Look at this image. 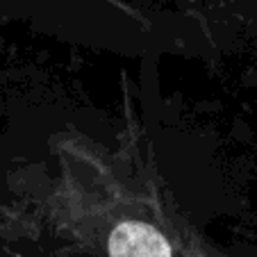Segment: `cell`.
<instances>
[{
    "label": "cell",
    "mask_w": 257,
    "mask_h": 257,
    "mask_svg": "<svg viewBox=\"0 0 257 257\" xmlns=\"http://www.w3.org/2000/svg\"><path fill=\"white\" fill-rule=\"evenodd\" d=\"M112 257H171V246L162 232L139 221H125L109 237Z\"/></svg>",
    "instance_id": "cell-1"
}]
</instances>
